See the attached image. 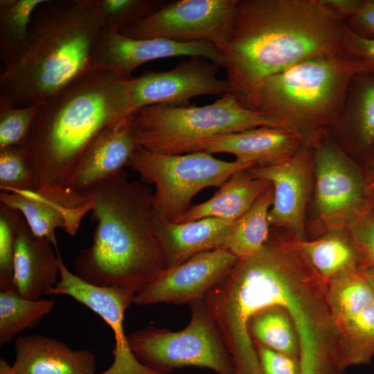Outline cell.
<instances>
[{
    "label": "cell",
    "instance_id": "6da1fadb",
    "mask_svg": "<svg viewBox=\"0 0 374 374\" xmlns=\"http://www.w3.org/2000/svg\"><path fill=\"white\" fill-rule=\"evenodd\" d=\"M206 301L226 339L247 334L253 347L296 358L303 374H326L341 363L327 285L284 231L271 229L259 251L238 259Z\"/></svg>",
    "mask_w": 374,
    "mask_h": 374
},
{
    "label": "cell",
    "instance_id": "7a4b0ae2",
    "mask_svg": "<svg viewBox=\"0 0 374 374\" xmlns=\"http://www.w3.org/2000/svg\"><path fill=\"white\" fill-rule=\"evenodd\" d=\"M346 23L320 0H239L224 55L239 100L265 78L344 50Z\"/></svg>",
    "mask_w": 374,
    "mask_h": 374
},
{
    "label": "cell",
    "instance_id": "3957f363",
    "mask_svg": "<svg viewBox=\"0 0 374 374\" xmlns=\"http://www.w3.org/2000/svg\"><path fill=\"white\" fill-rule=\"evenodd\" d=\"M86 195L96 226L91 245L75 259L76 274L91 284L137 292L166 269L154 234L152 193L122 170Z\"/></svg>",
    "mask_w": 374,
    "mask_h": 374
},
{
    "label": "cell",
    "instance_id": "277c9868",
    "mask_svg": "<svg viewBox=\"0 0 374 374\" xmlns=\"http://www.w3.org/2000/svg\"><path fill=\"white\" fill-rule=\"evenodd\" d=\"M129 79L109 69L90 68L39 103L23 145L38 189L64 187L96 136L109 125L132 114Z\"/></svg>",
    "mask_w": 374,
    "mask_h": 374
},
{
    "label": "cell",
    "instance_id": "5b68a950",
    "mask_svg": "<svg viewBox=\"0 0 374 374\" xmlns=\"http://www.w3.org/2000/svg\"><path fill=\"white\" fill-rule=\"evenodd\" d=\"M104 30L100 0H45L22 51L0 73V96L15 107L43 102L90 69Z\"/></svg>",
    "mask_w": 374,
    "mask_h": 374
},
{
    "label": "cell",
    "instance_id": "8992f818",
    "mask_svg": "<svg viewBox=\"0 0 374 374\" xmlns=\"http://www.w3.org/2000/svg\"><path fill=\"white\" fill-rule=\"evenodd\" d=\"M368 71L345 50L303 60L262 79L238 101L310 143L334 123L352 78Z\"/></svg>",
    "mask_w": 374,
    "mask_h": 374
},
{
    "label": "cell",
    "instance_id": "52a82bcc",
    "mask_svg": "<svg viewBox=\"0 0 374 374\" xmlns=\"http://www.w3.org/2000/svg\"><path fill=\"white\" fill-rule=\"evenodd\" d=\"M133 124L139 146L166 154L202 152L207 141L225 134L262 126L282 128L262 113L244 107L231 93L204 106H145L134 113Z\"/></svg>",
    "mask_w": 374,
    "mask_h": 374
},
{
    "label": "cell",
    "instance_id": "ba28073f",
    "mask_svg": "<svg viewBox=\"0 0 374 374\" xmlns=\"http://www.w3.org/2000/svg\"><path fill=\"white\" fill-rule=\"evenodd\" d=\"M128 166L154 184L152 207L156 218L175 222L192 206L200 190L220 187L234 173L256 167L237 160L225 161L206 152L166 154L137 146Z\"/></svg>",
    "mask_w": 374,
    "mask_h": 374
},
{
    "label": "cell",
    "instance_id": "9c48e42d",
    "mask_svg": "<svg viewBox=\"0 0 374 374\" xmlns=\"http://www.w3.org/2000/svg\"><path fill=\"white\" fill-rule=\"evenodd\" d=\"M189 305L190 319L181 330L150 326L127 334L134 356L146 366L163 373L195 366L217 374H235L232 357L204 301Z\"/></svg>",
    "mask_w": 374,
    "mask_h": 374
},
{
    "label": "cell",
    "instance_id": "30bf717a",
    "mask_svg": "<svg viewBox=\"0 0 374 374\" xmlns=\"http://www.w3.org/2000/svg\"><path fill=\"white\" fill-rule=\"evenodd\" d=\"M310 144L314 151V209L321 228L319 235L346 230L357 217L374 209V190L366 181L362 166L343 150L328 130Z\"/></svg>",
    "mask_w": 374,
    "mask_h": 374
},
{
    "label": "cell",
    "instance_id": "8fae6325",
    "mask_svg": "<svg viewBox=\"0 0 374 374\" xmlns=\"http://www.w3.org/2000/svg\"><path fill=\"white\" fill-rule=\"evenodd\" d=\"M239 0H179L125 28L131 38H168L180 42L208 41L224 57L238 11Z\"/></svg>",
    "mask_w": 374,
    "mask_h": 374
},
{
    "label": "cell",
    "instance_id": "7c38bea8",
    "mask_svg": "<svg viewBox=\"0 0 374 374\" xmlns=\"http://www.w3.org/2000/svg\"><path fill=\"white\" fill-rule=\"evenodd\" d=\"M219 67L206 59L190 57L170 70L132 77L128 81L130 112L156 104L186 105L197 96L231 93L227 80L217 75Z\"/></svg>",
    "mask_w": 374,
    "mask_h": 374
},
{
    "label": "cell",
    "instance_id": "4fadbf2b",
    "mask_svg": "<svg viewBox=\"0 0 374 374\" xmlns=\"http://www.w3.org/2000/svg\"><path fill=\"white\" fill-rule=\"evenodd\" d=\"M248 171L273 187L274 200L268 213L271 227L286 231L299 240H307L305 212L314 184L312 145L305 142L285 161Z\"/></svg>",
    "mask_w": 374,
    "mask_h": 374
},
{
    "label": "cell",
    "instance_id": "5bb4252c",
    "mask_svg": "<svg viewBox=\"0 0 374 374\" xmlns=\"http://www.w3.org/2000/svg\"><path fill=\"white\" fill-rule=\"evenodd\" d=\"M238 260L225 247L196 254L147 283L135 293L134 303L190 305L202 301L228 276Z\"/></svg>",
    "mask_w": 374,
    "mask_h": 374
},
{
    "label": "cell",
    "instance_id": "9a60e30c",
    "mask_svg": "<svg viewBox=\"0 0 374 374\" xmlns=\"http://www.w3.org/2000/svg\"><path fill=\"white\" fill-rule=\"evenodd\" d=\"M177 56L202 57L224 67V57L208 41L135 39L103 30L93 46L90 68L109 69L129 79L136 68L147 62Z\"/></svg>",
    "mask_w": 374,
    "mask_h": 374
},
{
    "label": "cell",
    "instance_id": "2e32d148",
    "mask_svg": "<svg viewBox=\"0 0 374 374\" xmlns=\"http://www.w3.org/2000/svg\"><path fill=\"white\" fill-rule=\"evenodd\" d=\"M0 202L21 213L34 235L48 240L55 249L56 229L75 236L82 218L93 208L87 195L65 187L0 192Z\"/></svg>",
    "mask_w": 374,
    "mask_h": 374
},
{
    "label": "cell",
    "instance_id": "e0dca14e",
    "mask_svg": "<svg viewBox=\"0 0 374 374\" xmlns=\"http://www.w3.org/2000/svg\"><path fill=\"white\" fill-rule=\"evenodd\" d=\"M133 122L134 113L100 132L83 152L64 187L86 195L101 181L123 170L138 146Z\"/></svg>",
    "mask_w": 374,
    "mask_h": 374
},
{
    "label": "cell",
    "instance_id": "ac0fdd59",
    "mask_svg": "<svg viewBox=\"0 0 374 374\" xmlns=\"http://www.w3.org/2000/svg\"><path fill=\"white\" fill-rule=\"evenodd\" d=\"M305 143L303 136L294 130L262 126L212 138L202 152L229 153L242 163L265 167L292 157Z\"/></svg>",
    "mask_w": 374,
    "mask_h": 374
},
{
    "label": "cell",
    "instance_id": "d6986e66",
    "mask_svg": "<svg viewBox=\"0 0 374 374\" xmlns=\"http://www.w3.org/2000/svg\"><path fill=\"white\" fill-rule=\"evenodd\" d=\"M238 220L206 217L175 223L154 217V234L166 269L196 254L224 247Z\"/></svg>",
    "mask_w": 374,
    "mask_h": 374
},
{
    "label": "cell",
    "instance_id": "ffe728a7",
    "mask_svg": "<svg viewBox=\"0 0 374 374\" xmlns=\"http://www.w3.org/2000/svg\"><path fill=\"white\" fill-rule=\"evenodd\" d=\"M52 245L46 239L34 235L22 214L19 213L13 286L24 298L32 300L42 299L48 295L58 282V255L57 252L55 253Z\"/></svg>",
    "mask_w": 374,
    "mask_h": 374
},
{
    "label": "cell",
    "instance_id": "44dd1931",
    "mask_svg": "<svg viewBox=\"0 0 374 374\" xmlns=\"http://www.w3.org/2000/svg\"><path fill=\"white\" fill-rule=\"evenodd\" d=\"M328 130L336 135L346 153L363 161L374 145V75L364 71L352 78L341 107Z\"/></svg>",
    "mask_w": 374,
    "mask_h": 374
},
{
    "label": "cell",
    "instance_id": "7402d4cb",
    "mask_svg": "<svg viewBox=\"0 0 374 374\" xmlns=\"http://www.w3.org/2000/svg\"><path fill=\"white\" fill-rule=\"evenodd\" d=\"M15 374H95L96 358L86 349L73 350L64 342L41 335L15 340Z\"/></svg>",
    "mask_w": 374,
    "mask_h": 374
},
{
    "label": "cell",
    "instance_id": "603a6c76",
    "mask_svg": "<svg viewBox=\"0 0 374 374\" xmlns=\"http://www.w3.org/2000/svg\"><path fill=\"white\" fill-rule=\"evenodd\" d=\"M248 170L234 173L209 199L191 206L175 222L182 223L206 217L239 220L270 185L267 181L253 177Z\"/></svg>",
    "mask_w": 374,
    "mask_h": 374
},
{
    "label": "cell",
    "instance_id": "cb8c5ba5",
    "mask_svg": "<svg viewBox=\"0 0 374 374\" xmlns=\"http://www.w3.org/2000/svg\"><path fill=\"white\" fill-rule=\"evenodd\" d=\"M299 244L326 285L343 272L359 269L357 251L346 230L328 231L312 240H299Z\"/></svg>",
    "mask_w": 374,
    "mask_h": 374
},
{
    "label": "cell",
    "instance_id": "d4e9b609",
    "mask_svg": "<svg viewBox=\"0 0 374 374\" xmlns=\"http://www.w3.org/2000/svg\"><path fill=\"white\" fill-rule=\"evenodd\" d=\"M273 200L274 190L270 184L238 220L224 247L238 259L256 254L267 240L271 230L268 213Z\"/></svg>",
    "mask_w": 374,
    "mask_h": 374
},
{
    "label": "cell",
    "instance_id": "484cf974",
    "mask_svg": "<svg viewBox=\"0 0 374 374\" xmlns=\"http://www.w3.org/2000/svg\"><path fill=\"white\" fill-rule=\"evenodd\" d=\"M53 299L32 300L15 288L0 292V346L15 340L23 331L36 326L53 310Z\"/></svg>",
    "mask_w": 374,
    "mask_h": 374
},
{
    "label": "cell",
    "instance_id": "4316f807",
    "mask_svg": "<svg viewBox=\"0 0 374 374\" xmlns=\"http://www.w3.org/2000/svg\"><path fill=\"white\" fill-rule=\"evenodd\" d=\"M327 301L335 326L374 301V292L359 269L343 272L327 283Z\"/></svg>",
    "mask_w": 374,
    "mask_h": 374
},
{
    "label": "cell",
    "instance_id": "83f0119b",
    "mask_svg": "<svg viewBox=\"0 0 374 374\" xmlns=\"http://www.w3.org/2000/svg\"><path fill=\"white\" fill-rule=\"evenodd\" d=\"M45 0H0V59L8 65L25 47L33 16Z\"/></svg>",
    "mask_w": 374,
    "mask_h": 374
},
{
    "label": "cell",
    "instance_id": "f1b7e54d",
    "mask_svg": "<svg viewBox=\"0 0 374 374\" xmlns=\"http://www.w3.org/2000/svg\"><path fill=\"white\" fill-rule=\"evenodd\" d=\"M336 328L344 366L368 364L374 358V301Z\"/></svg>",
    "mask_w": 374,
    "mask_h": 374
},
{
    "label": "cell",
    "instance_id": "f546056e",
    "mask_svg": "<svg viewBox=\"0 0 374 374\" xmlns=\"http://www.w3.org/2000/svg\"><path fill=\"white\" fill-rule=\"evenodd\" d=\"M39 106V103L15 107L9 98L0 96V150L24 145Z\"/></svg>",
    "mask_w": 374,
    "mask_h": 374
},
{
    "label": "cell",
    "instance_id": "4dcf8cb0",
    "mask_svg": "<svg viewBox=\"0 0 374 374\" xmlns=\"http://www.w3.org/2000/svg\"><path fill=\"white\" fill-rule=\"evenodd\" d=\"M37 189L34 170L23 146L0 150V192Z\"/></svg>",
    "mask_w": 374,
    "mask_h": 374
},
{
    "label": "cell",
    "instance_id": "1f68e13d",
    "mask_svg": "<svg viewBox=\"0 0 374 374\" xmlns=\"http://www.w3.org/2000/svg\"><path fill=\"white\" fill-rule=\"evenodd\" d=\"M104 30L121 33L150 15L164 3L160 0H100Z\"/></svg>",
    "mask_w": 374,
    "mask_h": 374
},
{
    "label": "cell",
    "instance_id": "d6a6232c",
    "mask_svg": "<svg viewBox=\"0 0 374 374\" xmlns=\"http://www.w3.org/2000/svg\"><path fill=\"white\" fill-rule=\"evenodd\" d=\"M19 211L0 202V289L13 286L15 246Z\"/></svg>",
    "mask_w": 374,
    "mask_h": 374
},
{
    "label": "cell",
    "instance_id": "836d02e7",
    "mask_svg": "<svg viewBox=\"0 0 374 374\" xmlns=\"http://www.w3.org/2000/svg\"><path fill=\"white\" fill-rule=\"evenodd\" d=\"M123 321L120 320L110 326L115 340L114 361L107 370L99 374H168L153 370L136 359L129 346Z\"/></svg>",
    "mask_w": 374,
    "mask_h": 374
},
{
    "label": "cell",
    "instance_id": "e575fe53",
    "mask_svg": "<svg viewBox=\"0 0 374 374\" xmlns=\"http://www.w3.org/2000/svg\"><path fill=\"white\" fill-rule=\"evenodd\" d=\"M359 258V269L374 268V209L364 213L346 230Z\"/></svg>",
    "mask_w": 374,
    "mask_h": 374
},
{
    "label": "cell",
    "instance_id": "d590c367",
    "mask_svg": "<svg viewBox=\"0 0 374 374\" xmlns=\"http://www.w3.org/2000/svg\"><path fill=\"white\" fill-rule=\"evenodd\" d=\"M344 48L346 51L362 60L368 71L374 75V37H362L346 24Z\"/></svg>",
    "mask_w": 374,
    "mask_h": 374
},
{
    "label": "cell",
    "instance_id": "8d00e7d4",
    "mask_svg": "<svg viewBox=\"0 0 374 374\" xmlns=\"http://www.w3.org/2000/svg\"><path fill=\"white\" fill-rule=\"evenodd\" d=\"M346 24L364 37H374V0H364L358 12Z\"/></svg>",
    "mask_w": 374,
    "mask_h": 374
},
{
    "label": "cell",
    "instance_id": "74e56055",
    "mask_svg": "<svg viewBox=\"0 0 374 374\" xmlns=\"http://www.w3.org/2000/svg\"><path fill=\"white\" fill-rule=\"evenodd\" d=\"M320 1L340 20L346 23L358 12L364 0H320Z\"/></svg>",
    "mask_w": 374,
    "mask_h": 374
},
{
    "label": "cell",
    "instance_id": "f35d334b",
    "mask_svg": "<svg viewBox=\"0 0 374 374\" xmlns=\"http://www.w3.org/2000/svg\"><path fill=\"white\" fill-rule=\"evenodd\" d=\"M362 166L368 185L374 190V145L363 160Z\"/></svg>",
    "mask_w": 374,
    "mask_h": 374
},
{
    "label": "cell",
    "instance_id": "ab89813d",
    "mask_svg": "<svg viewBox=\"0 0 374 374\" xmlns=\"http://www.w3.org/2000/svg\"><path fill=\"white\" fill-rule=\"evenodd\" d=\"M0 374H15L12 366L2 357L0 359Z\"/></svg>",
    "mask_w": 374,
    "mask_h": 374
},
{
    "label": "cell",
    "instance_id": "60d3db41",
    "mask_svg": "<svg viewBox=\"0 0 374 374\" xmlns=\"http://www.w3.org/2000/svg\"><path fill=\"white\" fill-rule=\"evenodd\" d=\"M361 271L374 292V268Z\"/></svg>",
    "mask_w": 374,
    "mask_h": 374
}]
</instances>
